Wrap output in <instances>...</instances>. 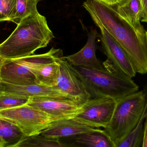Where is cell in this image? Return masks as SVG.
<instances>
[{
	"instance_id": "cell-25",
	"label": "cell",
	"mask_w": 147,
	"mask_h": 147,
	"mask_svg": "<svg viewBox=\"0 0 147 147\" xmlns=\"http://www.w3.org/2000/svg\"><path fill=\"white\" fill-rule=\"evenodd\" d=\"M4 146H5V143L0 137V147H4Z\"/></svg>"
},
{
	"instance_id": "cell-4",
	"label": "cell",
	"mask_w": 147,
	"mask_h": 147,
	"mask_svg": "<svg viewBox=\"0 0 147 147\" xmlns=\"http://www.w3.org/2000/svg\"><path fill=\"white\" fill-rule=\"evenodd\" d=\"M146 102L144 90L117 100L112 118L104 129L115 147L135 128L144 112Z\"/></svg>"
},
{
	"instance_id": "cell-1",
	"label": "cell",
	"mask_w": 147,
	"mask_h": 147,
	"mask_svg": "<svg viewBox=\"0 0 147 147\" xmlns=\"http://www.w3.org/2000/svg\"><path fill=\"white\" fill-rule=\"evenodd\" d=\"M83 7L98 28H104L120 44L136 73H147V46L144 27L135 28L115 9L97 0H86Z\"/></svg>"
},
{
	"instance_id": "cell-21",
	"label": "cell",
	"mask_w": 147,
	"mask_h": 147,
	"mask_svg": "<svg viewBox=\"0 0 147 147\" xmlns=\"http://www.w3.org/2000/svg\"><path fill=\"white\" fill-rule=\"evenodd\" d=\"M16 0H0V22L10 20Z\"/></svg>"
},
{
	"instance_id": "cell-5",
	"label": "cell",
	"mask_w": 147,
	"mask_h": 147,
	"mask_svg": "<svg viewBox=\"0 0 147 147\" xmlns=\"http://www.w3.org/2000/svg\"><path fill=\"white\" fill-rule=\"evenodd\" d=\"M0 118L18 126L26 136L40 134L58 121L51 116L26 104L0 110Z\"/></svg>"
},
{
	"instance_id": "cell-15",
	"label": "cell",
	"mask_w": 147,
	"mask_h": 147,
	"mask_svg": "<svg viewBox=\"0 0 147 147\" xmlns=\"http://www.w3.org/2000/svg\"><path fill=\"white\" fill-rule=\"evenodd\" d=\"M111 6L134 27H143L141 23L142 5L140 0H120Z\"/></svg>"
},
{
	"instance_id": "cell-26",
	"label": "cell",
	"mask_w": 147,
	"mask_h": 147,
	"mask_svg": "<svg viewBox=\"0 0 147 147\" xmlns=\"http://www.w3.org/2000/svg\"><path fill=\"white\" fill-rule=\"evenodd\" d=\"M146 43H147V30L146 31Z\"/></svg>"
},
{
	"instance_id": "cell-22",
	"label": "cell",
	"mask_w": 147,
	"mask_h": 147,
	"mask_svg": "<svg viewBox=\"0 0 147 147\" xmlns=\"http://www.w3.org/2000/svg\"><path fill=\"white\" fill-rule=\"evenodd\" d=\"M142 5V22L147 23V0H140Z\"/></svg>"
},
{
	"instance_id": "cell-2",
	"label": "cell",
	"mask_w": 147,
	"mask_h": 147,
	"mask_svg": "<svg viewBox=\"0 0 147 147\" xmlns=\"http://www.w3.org/2000/svg\"><path fill=\"white\" fill-rule=\"evenodd\" d=\"M46 18L38 12L20 20L12 33L0 44V57L13 60L34 54L54 38Z\"/></svg>"
},
{
	"instance_id": "cell-17",
	"label": "cell",
	"mask_w": 147,
	"mask_h": 147,
	"mask_svg": "<svg viewBox=\"0 0 147 147\" xmlns=\"http://www.w3.org/2000/svg\"><path fill=\"white\" fill-rule=\"evenodd\" d=\"M144 91L146 93V102L144 112L135 128L122 141L119 142L116 147H142L143 140V123L147 116V85L145 86Z\"/></svg>"
},
{
	"instance_id": "cell-3",
	"label": "cell",
	"mask_w": 147,
	"mask_h": 147,
	"mask_svg": "<svg viewBox=\"0 0 147 147\" xmlns=\"http://www.w3.org/2000/svg\"><path fill=\"white\" fill-rule=\"evenodd\" d=\"M74 67L91 98L107 97L118 100L139 91L138 85L126 75L84 66Z\"/></svg>"
},
{
	"instance_id": "cell-19",
	"label": "cell",
	"mask_w": 147,
	"mask_h": 147,
	"mask_svg": "<svg viewBox=\"0 0 147 147\" xmlns=\"http://www.w3.org/2000/svg\"><path fill=\"white\" fill-rule=\"evenodd\" d=\"M40 0H16L15 7L9 21L20 20L38 12L37 4Z\"/></svg>"
},
{
	"instance_id": "cell-12",
	"label": "cell",
	"mask_w": 147,
	"mask_h": 147,
	"mask_svg": "<svg viewBox=\"0 0 147 147\" xmlns=\"http://www.w3.org/2000/svg\"><path fill=\"white\" fill-rule=\"evenodd\" d=\"M100 130L99 128L89 127L70 118L55 122L40 134L47 138L60 140Z\"/></svg>"
},
{
	"instance_id": "cell-18",
	"label": "cell",
	"mask_w": 147,
	"mask_h": 147,
	"mask_svg": "<svg viewBox=\"0 0 147 147\" xmlns=\"http://www.w3.org/2000/svg\"><path fill=\"white\" fill-rule=\"evenodd\" d=\"M60 140L47 138L40 134L26 136L16 147H65Z\"/></svg>"
},
{
	"instance_id": "cell-14",
	"label": "cell",
	"mask_w": 147,
	"mask_h": 147,
	"mask_svg": "<svg viewBox=\"0 0 147 147\" xmlns=\"http://www.w3.org/2000/svg\"><path fill=\"white\" fill-rule=\"evenodd\" d=\"M66 147H115L104 130L81 134L71 138L63 139Z\"/></svg>"
},
{
	"instance_id": "cell-6",
	"label": "cell",
	"mask_w": 147,
	"mask_h": 147,
	"mask_svg": "<svg viewBox=\"0 0 147 147\" xmlns=\"http://www.w3.org/2000/svg\"><path fill=\"white\" fill-rule=\"evenodd\" d=\"M100 39L107 59L103 63L106 70L133 78L136 72L126 51L116 40L103 28H99Z\"/></svg>"
},
{
	"instance_id": "cell-24",
	"label": "cell",
	"mask_w": 147,
	"mask_h": 147,
	"mask_svg": "<svg viewBox=\"0 0 147 147\" xmlns=\"http://www.w3.org/2000/svg\"><path fill=\"white\" fill-rule=\"evenodd\" d=\"M97 1L105 3L106 5L112 6L117 3L120 0H97Z\"/></svg>"
},
{
	"instance_id": "cell-7",
	"label": "cell",
	"mask_w": 147,
	"mask_h": 147,
	"mask_svg": "<svg viewBox=\"0 0 147 147\" xmlns=\"http://www.w3.org/2000/svg\"><path fill=\"white\" fill-rule=\"evenodd\" d=\"M117 101L107 97L90 98L84 104L82 112L73 119L92 127L104 129L112 118Z\"/></svg>"
},
{
	"instance_id": "cell-16",
	"label": "cell",
	"mask_w": 147,
	"mask_h": 147,
	"mask_svg": "<svg viewBox=\"0 0 147 147\" xmlns=\"http://www.w3.org/2000/svg\"><path fill=\"white\" fill-rule=\"evenodd\" d=\"M26 136L18 126L0 118V137L4 147H16Z\"/></svg>"
},
{
	"instance_id": "cell-11",
	"label": "cell",
	"mask_w": 147,
	"mask_h": 147,
	"mask_svg": "<svg viewBox=\"0 0 147 147\" xmlns=\"http://www.w3.org/2000/svg\"><path fill=\"white\" fill-rule=\"evenodd\" d=\"M100 34L96 29H92L88 34V39L84 46L78 52L65 57L74 66H82L95 70L105 71L106 69L96 56V39Z\"/></svg>"
},
{
	"instance_id": "cell-10",
	"label": "cell",
	"mask_w": 147,
	"mask_h": 147,
	"mask_svg": "<svg viewBox=\"0 0 147 147\" xmlns=\"http://www.w3.org/2000/svg\"><path fill=\"white\" fill-rule=\"evenodd\" d=\"M0 81L17 85L37 84L34 74L16 59H3L0 63Z\"/></svg>"
},
{
	"instance_id": "cell-23",
	"label": "cell",
	"mask_w": 147,
	"mask_h": 147,
	"mask_svg": "<svg viewBox=\"0 0 147 147\" xmlns=\"http://www.w3.org/2000/svg\"><path fill=\"white\" fill-rule=\"evenodd\" d=\"M143 130V140L142 147H147V116L146 118Z\"/></svg>"
},
{
	"instance_id": "cell-13",
	"label": "cell",
	"mask_w": 147,
	"mask_h": 147,
	"mask_svg": "<svg viewBox=\"0 0 147 147\" xmlns=\"http://www.w3.org/2000/svg\"><path fill=\"white\" fill-rule=\"evenodd\" d=\"M0 93H9L28 97H51L70 99L67 95L55 87H47L38 84L17 85L0 81Z\"/></svg>"
},
{
	"instance_id": "cell-9",
	"label": "cell",
	"mask_w": 147,
	"mask_h": 147,
	"mask_svg": "<svg viewBox=\"0 0 147 147\" xmlns=\"http://www.w3.org/2000/svg\"><path fill=\"white\" fill-rule=\"evenodd\" d=\"M59 75L55 88L61 91L71 100L84 104L91 98L82 80L73 65L65 57L59 60Z\"/></svg>"
},
{
	"instance_id": "cell-20",
	"label": "cell",
	"mask_w": 147,
	"mask_h": 147,
	"mask_svg": "<svg viewBox=\"0 0 147 147\" xmlns=\"http://www.w3.org/2000/svg\"><path fill=\"white\" fill-rule=\"evenodd\" d=\"M29 97L9 93H0V110L26 104Z\"/></svg>"
},
{
	"instance_id": "cell-8",
	"label": "cell",
	"mask_w": 147,
	"mask_h": 147,
	"mask_svg": "<svg viewBox=\"0 0 147 147\" xmlns=\"http://www.w3.org/2000/svg\"><path fill=\"white\" fill-rule=\"evenodd\" d=\"M26 105L42 111L57 121L73 118L82 112L84 104L69 98L30 97Z\"/></svg>"
}]
</instances>
